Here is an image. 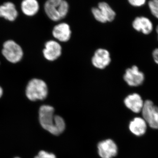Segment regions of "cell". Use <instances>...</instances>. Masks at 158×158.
<instances>
[{"mask_svg":"<svg viewBox=\"0 0 158 158\" xmlns=\"http://www.w3.org/2000/svg\"><path fill=\"white\" fill-rule=\"evenodd\" d=\"M54 108L49 105H43L39 109L40 124L44 129L55 135H59L65 129L64 119L61 116L54 115Z\"/></svg>","mask_w":158,"mask_h":158,"instance_id":"1","label":"cell"},{"mask_svg":"<svg viewBox=\"0 0 158 158\" xmlns=\"http://www.w3.org/2000/svg\"><path fill=\"white\" fill-rule=\"evenodd\" d=\"M69 5L65 0H47L44 10L48 17L53 21H59L68 14Z\"/></svg>","mask_w":158,"mask_h":158,"instance_id":"2","label":"cell"},{"mask_svg":"<svg viewBox=\"0 0 158 158\" xmlns=\"http://www.w3.org/2000/svg\"><path fill=\"white\" fill-rule=\"evenodd\" d=\"M26 94L31 101L43 100L48 94V88L46 83L41 79L34 78L28 83L26 87Z\"/></svg>","mask_w":158,"mask_h":158,"instance_id":"3","label":"cell"},{"mask_svg":"<svg viewBox=\"0 0 158 158\" xmlns=\"http://www.w3.org/2000/svg\"><path fill=\"white\" fill-rule=\"evenodd\" d=\"M2 54L8 61L12 63L19 62L23 56L22 48L12 40H7L4 43Z\"/></svg>","mask_w":158,"mask_h":158,"instance_id":"4","label":"cell"},{"mask_svg":"<svg viewBox=\"0 0 158 158\" xmlns=\"http://www.w3.org/2000/svg\"><path fill=\"white\" fill-rule=\"evenodd\" d=\"M143 119L153 129H158V107L150 100L144 102L142 110Z\"/></svg>","mask_w":158,"mask_h":158,"instance_id":"5","label":"cell"},{"mask_svg":"<svg viewBox=\"0 0 158 158\" xmlns=\"http://www.w3.org/2000/svg\"><path fill=\"white\" fill-rule=\"evenodd\" d=\"M124 81L131 87H138L143 84L144 81V74L139 71L137 66H133L126 71L123 76Z\"/></svg>","mask_w":158,"mask_h":158,"instance_id":"6","label":"cell"},{"mask_svg":"<svg viewBox=\"0 0 158 158\" xmlns=\"http://www.w3.org/2000/svg\"><path fill=\"white\" fill-rule=\"evenodd\" d=\"M44 56L48 61L56 60L62 54V47L59 43L55 40H49L45 43L44 49Z\"/></svg>","mask_w":158,"mask_h":158,"instance_id":"7","label":"cell"},{"mask_svg":"<svg viewBox=\"0 0 158 158\" xmlns=\"http://www.w3.org/2000/svg\"><path fill=\"white\" fill-rule=\"evenodd\" d=\"M98 148L99 155L102 158H112L117 155V146L115 142L110 139L100 142Z\"/></svg>","mask_w":158,"mask_h":158,"instance_id":"8","label":"cell"},{"mask_svg":"<svg viewBox=\"0 0 158 158\" xmlns=\"http://www.w3.org/2000/svg\"><path fill=\"white\" fill-rule=\"evenodd\" d=\"M111 62L110 54L107 50L98 49L95 52L92 58L93 65L96 68L103 69L110 64Z\"/></svg>","mask_w":158,"mask_h":158,"instance_id":"9","label":"cell"},{"mask_svg":"<svg viewBox=\"0 0 158 158\" xmlns=\"http://www.w3.org/2000/svg\"><path fill=\"white\" fill-rule=\"evenodd\" d=\"M18 16L16 6L11 2H6L0 5V17L9 21H14Z\"/></svg>","mask_w":158,"mask_h":158,"instance_id":"10","label":"cell"},{"mask_svg":"<svg viewBox=\"0 0 158 158\" xmlns=\"http://www.w3.org/2000/svg\"><path fill=\"white\" fill-rule=\"evenodd\" d=\"M54 37L61 42H66L70 39L71 31L68 24L62 23L54 27L52 31Z\"/></svg>","mask_w":158,"mask_h":158,"instance_id":"11","label":"cell"},{"mask_svg":"<svg viewBox=\"0 0 158 158\" xmlns=\"http://www.w3.org/2000/svg\"><path fill=\"white\" fill-rule=\"evenodd\" d=\"M144 103L141 96L137 93L130 94L124 100V104L127 107L135 113L141 112Z\"/></svg>","mask_w":158,"mask_h":158,"instance_id":"12","label":"cell"},{"mask_svg":"<svg viewBox=\"0 0 158 158\" xmlns=\"http://www.w3.org/2000/svg\"><path fill=\"white\" fill-rule=\"evenodd\" d=\"M132 26L136 31L142 32L146 35L150 34L153 28L152 22L145 17L136 18L133 21Z\"/></svg>","mask_w":158,"mask_h":158,"instance_id":"13","label":"cell"},{"mask_svg":"<svg viewBox=\"0 0 158 158\" xmlns=\"http://www.w3.org/2000/svg\"><path fill=\"white\" fill-rule=\"evenodd\" d=\"M21 9L25 15L34 16L39 11V2L37 0H23L21 4Z\"/></svg>","mask_w":158,"mask_h":158,"instance_id":"14","label":"cell"},{"mask_svg":"<svg viewBox=\"0 0 158 158\" xmlns=\"http://www.w3.org/2000/svg\"><path fill=\"white\" fill-rule=\"evenodd\" d=\"M129 129L136 136L143 135L147 130V123L143 118L136 117L130 123Z\"/></svg>","mask_w":158,"mask_h":158,"instance_id":"15","label":"cell"},{"mask_svg":"<svg viewBox=\"0 0 158 158\" xmlns=\"http://www.w3.org/2000/svg\"><path fill=\"white\" fill-rule=\"evenodd\" d=\"M98 8L101 11L107 22H112L115 19L116 12L110 7V5L106 2L99 3Z\"/></svg>","mask_w":158,"mask_h":158,"instance_id":"16","label":"cell"},{"mask_svg":"<svg viewBox=\"0 0 158 158\" xmlns=\"http://www.w3.org/2000/svg\"><path fill=\"white\" fill-rule=\"evenodd\" d=\"M92 12L95 18V19L102 23H106L107 22L106 18H105L101 11L98 8H93L92 9Z\"/></svg>","mask_w":158,"mask_h":158,"instance_id":"17","label":"cell"},{"mask_svg":"<svg viewBox=\"0 0 158 158\" xmlns=\"http://www.w3.org/2000/svg\"><path fill=\"white\" fill-rule=\"evenodd\" d=\"M148 6L153 15L158 19V0H151L148 2Z\"/></svg>","mask_w":158,"mask_h":158,"instance_id":"18","label":"cell"},{"mask_svg":"<svg viewBox=\"0 0 158 158\" xmlns=\"http://www.w3.org/2000/svg\"><path fill=\"white\" fill-rule=\"evenodd\" d=\"M34 158H56V156L53 153L47 152L44 151H40L38 155Z\"/></svg>","mask_w":158,"mask_h":158,"instance_id":"19","label":"cell"},{"mask_svg":"<svg viewBox=\"0 0 158 158\" xmlns=\"http://www.w3.org/2000/svg\"><path fill=\"white\" fill-rule=\"evenodd\" d=\"M128 1L131 6H135V7H140L144 5L146 0H128Z\"/></svg>","mask_w":158,"mask_h":158,"instance_id":"20","label":"cell"},{"mask_svg":"<svg viewBox=\"0 0 158 158\" xmlns=\"http://www.w3.org/2000/svg\"><path fill=\"white\" fill-rule=\"evenodd\" d=\"M152 56L156 64H158V48L156 49L153 51Z\"/></svg>","mask_w":158,"mask_h":158,"instance_id":"21","label":"cell"},{"mask_svg":"<svg viewBox=\"0 0 158 158\" xmlns=\"http://www.w3.org/2000/svg\"><path fill=\"white\" fill-rule=\"evenodd\" d=\"M3 93V90L2 88V87L0 86V98L2 97V96Z\"/></svg>","mask_w":158,"mask_h":158,"instance_id":"22","label":"cell"},{"mask_svg":"<svg viewBox=\"0 0 158 158\" xmlns=\"http://www.w3.org/2000/svg\"><path fill=\"white\" fill-rule=\"evenodd\" d=\"M156 31L157 33L158 34V26L157 27L156 29Z\"/></svg>","mask_w":158,"mask_h":158,"instance_id":"23","label":"cell"},{"mask_svg":"<svg viewBox=\"0 0 158 158\" xmlns=\"http://www.w3.org/2000/svg\"><path fill=\"white\" fill-rule=\"evenodd\" d=\"M20 158L18 157H15V158Z\"/></svg>","mask_w":158,"mask_h":158,"instance_id":"24","label":"cell"}]
</instances>
